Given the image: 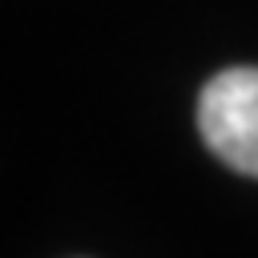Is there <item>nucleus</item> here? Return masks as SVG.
<instances>
[{
  "instance_id": "f257e3e1",
  "label": "nucleus",
  "mask_w": 258,
  "mask_h": 258,
  "mask_svg": "<svg viewBox=\"0 0 258 258\" xmlns=\"http://www.w3.org/2000/svg\"><path fill=\"white\" fill-rule=\"evenodd\" d=\"M198 129L214 157L258 177V69H222L198 97Z\"/></svg>"
}]
</instances>
